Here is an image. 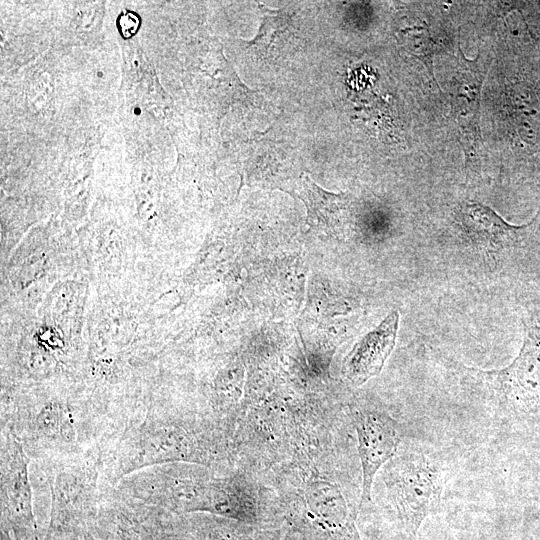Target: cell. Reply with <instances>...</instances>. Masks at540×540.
<instances>
[{"label": "cell", "mask_w": 540, "mask_h": 540, "mask_svg": "<svg viewBox=\"0 0 540 540\" xmlns=\"http://www.w3.org/2000/svg\"><path fill=\"white\" fill-rule=\"evenodd\" d=\"M511 114L519 138L528 146L540 145V98L527 84L516 85L510 94Z\"/></svg>", "instance_id": "13"}, {"label": "cell", "mask_w": 540, "mask_h": 540, "mask_svg": "<svg viewBox=\"0 0 540 540\" xmlns=\"http://www.w3.org/2000/svg\"><path fill=\"white\" fill-rule=\"evenodd\" d=\"M298 190L307 207L308 219L315 223H328L347 203L343 194L323 190L307 175L301 177Z\"/></svg>", "instance_id": "14"}, {"label": "cell", "mask_w": 540, "mask_h": 540, "mask_svg": "<svg viewBox=\"0 0 540 540\" xmlns=\"http://www.w3.org/2000/svg\"><path fill=\"white\" fill-rule=\"evenodd\" d=\"M487 70V67L481 68L479 55L474 60L467 59L459 48L456 75L453 77L450 92L455 118L478 117L481 90Z\"/></svg>", "instance_id": "12"}, {"label": "cell", "mask_w": 540, "mask_h": 540, "mask_svg": "<svg viewBox=\"0 0 540 540\" xmlns=\"http://www.w3.org/2000/svg\"><path fill=\"white\" fill-rule=\"evenodd\" d=\"M47 474L51 491L50 518L41 540H72L89 530L100 503L96 496L97 462L84 454L61 457Z\"/></svg>", "instance_id": "1"}, {"label": "cell", "mask_w": 540, "mask_h": 540, "mask_svg": "<svg viewBox=\"0 0 540 540\" xmlns=\"http://www.w3.org/2000/svg\"><path fill=\"white\" fill-rule=\"evenodd\" d=\"M130 426L116 449V478L137 470L168 463H204L206 455L196 437L177 421L146 413Z\"/></svg>", "instance_id": "2"}, {"label": "cell", "mask_w": 540, "mask_h": 540, "mask_svg": "<svg viewBox=\"0 0 540 540\" xmlns=\"http://www.w3.org/2000/svg\"><path fill=\"white\" fill-rule=\"evenodd\" d=\"M402 540H417V536H403Z\"/></svg>", "instance_id": "16"}, {"label": "cell", "mask_w": 540, "mask_h": 540, "mask_svg": "<svg viewBox=\"0 0 540 540\" xmlns=\"http://www.w3.org/2000/svg\"><path fill=\"white\" fill-rule=\"evenodd\" d=\"M537 215L525 225L506 222L490 207L475 201L459 206L458 219L468 237L489 251H499L519 243L537 221Z\"/></svg>", "instance_id": "10"}, {"label": "cell", "mask_w": 540, "mask_h": 540, "mask_svg": "<svg viewBox=\"0 0 540 540\" xmlns=\"http://www.w3.org/2000/svg\"><path fill=\"white\" fill-rule=\"evenodd\" d=\"M262 20L256 37L249 43L253 48L267 52L274 42L286 34L292 24V14L286 9L272 10L259 5Z\"/></svg>", "instance_id": "15"}, {"label": "cell", "mask_w": 540, "mask_h": 540, "mask_svg": "<svg viewBox=\"0 0 540 540\" xmlns=\"http://www.w3.org/2000/svg\"><path fill=\"white\" fill-rule=\"evenodd\" d=\"M385 482L403 536H417L422 522L441 501L444 475L440 464L423 453L394 456L386 465Z\"/></svg>", "instance_id": "3"}, {"label": "cell", "mask_w": 540, "mask_h": 540, "mask_svg": "<svg viewBox=\"0 0 540 540\" xmlns=\"http://www.w3.org/2000/svg\"><path fill=\"white\" fill-rule=\"evenodd\" d=\"M1 454V534L11 540H41L33 513L27 452L6 432Z\"/></svg>", "instance_id": "4"}, {"label": "cell", "mask_w": 540, "mask_h": 540, "mask_svg": "<svg viewBox=\"0 0 540 540\" xmlns=\"http://www.w3.org/2000/svg\"><path fill=\"white\" fill-rule=\"evenodd\" d=\"M352 418L362 468V506L371 500L372 485L377 472L395 456L400 432L397 421L382 410L358 408L353 412Z\"/></svg>", "instance_id": "7"}, {"label": "cell", "mask_w": 540, "mask_h": 540, "mask_svg": "<svg viewBox=\"0 0 540 540\" xmlns=\"http://www.w3.org/2000/svg\"><path fill=\"white\" fill-rule=\"evenodd\" d=\"M398 324L399 313L392 311L355 343L341 369L348 384L358 387L379 375L395 346Z\"/></svg>", "instance_id": "9"}, {"label": "cell", "mask_w": 540, "mask_h": 540, "mask_svg": "<svg viewBox=\"0 0 540 540\" xmlns=\"http://www.w3.org/2000/svg\"><path fill=\"white\" fill-rule=\"evenodd\" d=\"M197 512L244 523H254L258 518V502L250 483L238 476L208 482Z\"/></svg>", "instance_id": "11"}, {"label": "cell", "mask_w": 540, "mask_h": 540, "mask_svg": "<svg viewBox=\"0 0 540 540\" xmlns=\"http://www.w3.org/2000/svg\"><path fill=\"white\" fill-rule=\"evenodd\" d=\"M1 540H11V539H9V538H7L6 536H4V535L1 534Z\"/></svg>", "instance_id": "17"}, {"label": "cell", "mask_w": 540, "mask_h": 540, "mask_svg": "<svg viewBox=\"0 0 540 540\" xmlns=\"http://www.w3.org/2000/svg\"><path fill=\"white\" fill-rule=\"evenodd\" d=\"M303 499L307 521L318 535L326 540H362L356 525L357 512L336 483L311 480Z\"/></svg>", "instance_id": "8"}, {"label": "cell", "mask_w": 540, "mask_h": 540, "mask_svg": "<svg viewBox=\"0 0 540 540\" xmlns=\"http://www.w3.org/2000/svg\"><path fill=\"white\" fill-rule=\"evenodd\" d=\"M173 526L168 511L115 496L100 504L89 531L107 540H170Z\"/></svg>", "instance_id": "6"}, {"label": "cell", "mask_w": 540, "mask_h": 540, "mask_svg": "<svg viewBox=\"0 0 540 540\" xmlns=\"http://www.w3.org/2000/svg\"><path fill=\"white\" fill-rule=\"evenodd\" d=\"M478 372L490 383L504 405L519 413H539L540 323L525 325L523 345L507 367Z\"/></svg>", "instance_id": "5"}]
</instances>
